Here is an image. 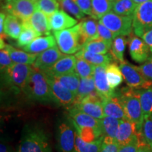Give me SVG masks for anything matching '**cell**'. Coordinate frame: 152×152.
I'll return each instance as SVG.
<instances>
[{"instance_id": "1", "label": "cell", "mask_w": 152, "mask_h": 152, "mask_svg": "<svg viewBox=\"0 0 152 152\" xmlns=\"http://www.w3.org/2000/svg\"><path fill=\"white\" fill-rule=\"evenodd\" d=\"M17 152H52L48 135L37 125H26Z\"/></svg>"}, {"instance_id": "2", "label": "cell", "mask_w": 152, "mask_h": 152, "mask_svg": "<svg viewBox=\"0 0 152 152\" xmlns=\"http://www.w3.org/2000/svg\"><path fill=\"white\" fill-rule=\"evenodd\" d=\"M23 92L30 100L54 103L46 74L45 72L35 69L33 67L24 87Z\"/></svg>"}, {"instance_id": "3", "label": "cell", "mask_w": 152, "mask_h": 152, "mask_svg": "<svg viewBox=\"0 0 152 152\" xmlns=\"http://www.w3.org/2000/svg\"><path fill=\"white\" fill-rule=\"evenodd\" d=\"M120 100L128 120L135 123L137 128L141 134L144 114L139 94L136 89L131 87H123L117 92Z\"/></svg>"}, {"instance_id": "4", "label": "cell", "mask_w": 152, "mask_h": 152, "mask_svg": "<svg viewBox=\"0 0 152 152\" xmlns=\"http://www.w3.org/2000/svg\"><path fill=\"white\" fill-rule=\"evenodd\" d=\"M33 67L30 65L14 64L10 67L1 71V79L5 86L15 93L23 92Z\"/></svg>"}, {"instance_id": "5", "label": "cell", "mask_w": 152, "mask_h": 152, "mask_svg": "<svg viewBox=\"0 0 152 152\" xmlns=\"http://www.w3.org/2000/svg\"><path fill=\"white\" fill-rule=\"evenodd\" d=\"M54 36L57 46L64 54H76L83 49V45L80 33V23L68 29L55 31Z\"/></svg>"}, {"instance_id": "6", "label": "cell", "mask_w": 152, "mask_h": 152, "mask_svg": "<svg viewBox=\"0 0 152 152\" xmlns=\"http://www.w3.org/2000/svg\"><path fill=\"white\" fill-rule=\"evenodd\" d=\"M77 130L70 117L60 119L57 125V147L60 152H75Z\"/></svg>"}, {"instance_id": "7", "label": "cell", "mask_w": 152, "mask_h": 152, "mask_svg": "<svg viewBox=\"0 0 152 152\" xmlns=\"http://www.w3.org/2000/svg\"><path fill=\"white\" fill-rule=\"evenodd\" d=\"M99 22L109 28L116 37L130 35L133 30L132 16H121L113 11H110L102 17Z\"/></svg>"}, {"instance_id": "8", "label": "cell", "mask_w": 152, "mask_h": 152, "mask_svg": "<svg viewBox=\"0 0 152 152\" xmlns=\"http://www.w3.org/2000/svg\"><path fill=\"white\" fill-rule=\"evenodd\" d=\"M132 28L134 35L140 37L152 29V0L137 7L132 16Z\"/></svg>"}, {"instance_id": "9", "label": "cell", "mask_w": 152, "mask_h": 152, "mask_svg": "<svg viewBox=\"0 0 152 152\" xmlns=\"http://www.w3.org/2000/svg\"><path fill=\"white\" fill-rule=\"evenodd\" d=\"M5 11L16 16L21 21L28 20L37 10L36 0H5Z\"/></svg>"}, {"instance_id": "10", "label": "cell", "mask_w": 152, "mask_h": 152, "mask_svg": "<svg viewBox=\"0 0 152 152\" xmlns=\"http://www.w3.org/2000/svg\"><path fill=\"white\" fill-rule=\"evenodd\" d=\"M72 106L94 118L101 120L105 117L102 107V99L96 91L80 102H75Z\"/></svg>"}, {"instance_id": "11", "label": "cell", "mask_w": 152, "mask_h": 152, "mask_svg": "<svg viewBox=\"0 0 152 152\" xmlns=\"http://www.w3.org/2000/svg\"><path fill=\"white\" fill-rule=\"evenodd\" d=\"M119 67L121 68L127 85L131 88H141L142 87L149 85L150 83H152L144 78L139 70L138 66L132 65L129 62L124 61L120 63Z\"/></svg>"}, {"instance_id": "12", "label": "cell", "mask_w": 152, "mask_h": 152, "mask_svg": "<svg viewBox=\"0 0 152 152\" xmlns=\"http://www.w3.org/2000/svg\"><path fill=\"white\" fill-rule=\"evenodd\" d=\"M46 75L49 85L50 86L54 103L61 106H73L75 102L76 95L71 91L63 86L52 76Z\"/></svg>"}, {"instance_id": "13", "label": "cell", "mask_w": 152, "mask_h": 152, "mask_svg": "<svg viewBox=\"0 0 152 152\" xmlns=\"http://www.w3.org/2000/svg\"><path fill=\"white\" fill-rule=\"evenodd\" d=\"M129 53L131 58L139 64H143L150 57V49L141 37L131 35L129 40Z\"/></svg>"}, {"instance_id": "14", "label": "cell", "mask_w": 152, "mask_h": 152, "mask_svg": "<svg viewBox=\"0 0 152 152\" xmlns=\"http://www.w3.org/2000/svg\"><path fill=\"white\" fill-rule=\"evenodd\" d=\"M64 56L58 46L47 49L37 55L33 67L41 71H46L52 68Z\"/></svg>"}, {"instance_id": "15", "label": "cell", "mask_w": 152, "mask_h": 152, "mask_svg": "<svg viewBox=\"0 0 152 152\" xmlns=\"http://www.w3.org/2000/svg\"><path fill=\"white\" fill-rule=\"evenodd\" d=\"M106 66H95L94 77L96 90L102 99L110 98L115 94V91L112 90L108 83L106 72Z\"/></svg>"}, {"instance_id": "16", "label": "cell", "mask_w": 152, "mask_h": 152, "mask_svg": "<svg viewBox=\"0 0 152 152\" xmlns=\"http://www.w3.org/2000/svg\"><path fill=\"white\" fill-rule=\"evenodd\" d=\"M77 20L71 16L64 9H61L49 16V28L52 31H60L72 28L77 25Z\"/></svg>"}, {"instance_id": "17", "label": "cell", "mask_w": 152, "mask_h": 152, "mask_svg": "<svg viewBox=\"0 0 152 152\" xmlns=\"http://www.w3.org/2000/svg\"><path fill=\"white\" fill-rule=\"evenodd\" d=\"M102 107L105 116L113 117L119 120L128 119L117 92L111 97L102 99Z\"/></svg>"}, {"instance_id": "18", "label": "cell", "mask_w": 152, "mask_h": 152, "mask_svg": "<svg viewBox=\"0 0 152 152\" xmlns=\"http://www.w3.org/2000/svg\"><path fill=\"white\" fill-rule=\"evenodd\" d=\"M76 60L77 58L73 55H64L52 68L45 71V73L47 75L56 76L73 73L75 72Z\"/></svg>"}, {"instance_id": "19", "label": "cell", "mask_w": 152, "mask_h": 152, "mask_svg": "<svg viewBox=\"0 0 152 152\" xmlns=\"http://www.w3.org/2000/svg\"><path fill=\"white\" fill-rule=\"evenodd\" d=\"M68 116L79 127L92 128L102 131L100 120L94 118L73 106H71L68 109Z\"/></svg>"}, {"instance_id": "20", "label": "cell", "mask_w": 152, "mask_h": 152, "mask_svg": "<svg viewBox=\"0 0 152 152\" xmlns=\"http://www.w3.org/2000/svg\"><path fill=\"white\" fill-rule=\"evenodd\" d=\"M136 134H140L135 123L128 119L120 121L115 141L119 146L128 143Z\"/></svg>"}, {"instance_id": "21", "label": "cell", "mask_w": 152, "mask_h": 152, "mask_svg": "<svg viewBox=\"0 0 152 152\" xmlns=\"http://www.w3.org/2000/svg\"><path fill=\"white\" fill-rule=\"evenodd\" d=\"M33 28L35 32L41 35H50L51 30L49 28V18L43 12L36 10L28 20H26Z\"/></svg>"}, {"instance_id": "22", "label": "cell", "mask_w": 152, "mask_h": 152, "mask_svg": "<svg viewBox=\"0 0 152 152\" xmlns=\"http://www.w3.org/2000/svg\"><path fill=\"white\" fill-rule=\"evenodd\" d=\"M56 46V42L54 35L38 37L28 46L23 48L25 52L30 54H39L47 49Z\"/></svg>"}, {"instance_id": "23", "label": "cell", "mask_w": 152, "mask_h": 152, "mask_svg": "<svg viewBox=\"0 0 152 152\" xmlns=\"http://www.w3.org/2000/svg\"><path fill=\"white\" fill-rule=\"evenodd\" d=\"M97 24L94 18H86L80 23V33L83 45L87 42L99 39Z\"/></svg>"}, {"instance_id": "24", "label": "cell", "mask_w": 152, "mask_h": 152, "mask_svg": "<svg viewBox=\"0 0 152 152\" xmlns=\"http://www.w3.org/2000/svg\"><path fill=\"white\" fill-rule=\"evenodd\" d=\"M76 58H83L95 66H107L113 61V57L111 54H101L93 53L82 49L75 54Z\"/></svg>"}, {"instance_id": "25", "label": "cell", "mask_w": 152, "mask_h": 152, "mask_svg": "<svg viewBox=\"0 0 152 152\" xmlns=\"http://www.w3.org/2000/svg\"><path fill=\"white\" fill-rule=\"evenodd\" d=\"M10 55L11 60L15 64H26V65H33L38 54H30L25 52L23 50H20L11 45H7L5 48Z\"/></svg>"}, {"instance_id": "26", "label": "cell", "mask_w": 152, "mask_h": 152, "mask_svg": "<svg viewBox=\"0 0 152 152\" xmlns=\"http://www.w3.org/2000/svg\"><path fill=\"white\" fill-rule=\"evenodd\" d=\"M16 16L7 14L4 22V34L7 37L18 39L23 30V22Z\"/></svg>"}, {"instance_id": "27", "label": "cell", "mask_w": 152, "mask_h": 152, "mask_svg": "<svg viewBox=\"0 0 152 152\" xmlns=\"http://www.w3.org/2000/svg\"><path fill=\"white\" fill-rule=\"evenodd\" d=\"M141 103L144 117L152 115V83L136 89Z\"/></svg>"}, {"instance_id": "28", "label": "cell", "mask_w": 152, "mask_h": 152, "mask_svg": "<svg viewBox=\"0 0 152 152\" xmlns=\"http://www.w3.org/2000/svg\"><path fill=\"white\" fill-rule=\"evenodd\" d=\"M120 121L121 120L110 116H105L100 120L101 129L104 138L115 140Z\"/></svg>"}, {"instance_id": "29", "label": "cell", "mask_w": 152, "mask_h": 152, "mask_svg": "<svg viewBox=\"0 0 152 152\" xmlns=\"http://www.w3.org/2000/svg\"><path fill=\"white\" fill-rule=\"evenodd\" d=\"M106 72L109 86L112 90H115V88L122 84L124 80L121 68L115 63H111L106 66Z\"/></svg>"}, {"instance_id": "30", "label": "cell", "mask_w": 152, "mask_h": 152, "mask_svg": "<svg viewBox=\"0 0 152 152\" xmlns=\"http://www.w3.org/2000/svg\"><path fill=\"white\" fill-rule=\"evenodd\" d=\"M52 77L61 83L63 86L65 87L66 89L71 91L75 95L77 94L80 81V77L75 72L64 74V75L52 76Z\"/></svg>"}, {"instance_id": "31", "label": "cell", "mask_w": 152, "mask_h": 152, "mask_svg": "<svg viewBox=\"0 0 152 152\" xmlns=\"http://www.w3.org/2000/svg\"><path fill=\"white\" fill-rule=\"evenodd\" d=\"M114 0H92V18L101 19L113 9Z\"/></svg>"}, {"instance_id": "32", "label": "cell", "mask_w": 152, "mask_h": 152, "mask_svg": "<svg viewBox=\"0 0 152 152\" xmlns=\"http://www.w3.org/2000/svg\"><path fill=\"white\" fill-rule=\"evenodd\" d=\"M104 137L94 142H87L83 140L77 134L75 139V152H99V150L103 143Z\"/></svg>"}, {"instance_id": "33", "label": "cell", "mask_w": 152, "mask_h": 152, "mask_svg": "<svg viewBox=\"0 0 152 152\" xmlns=\"http://www.w3.org/2000/svg\"><path fill=\"white\" fill-rule=\"evenodd\" d=\"M113 42L104 40L102 39H96L85 43L83 47V49L96 54H106L111 50Z\"/></svg>"}, {"instance_id": "34", "label": "cell", "mask_w": 152, "mask_h": 152, "mask_svg": "<svg viewBox=\"0 0 152 152\" xmlns=\"http://www.w3.org/2000/svg\"><path fill=\"white\" fill-rule=\"evenodd\" d=\"M96 91V86L93 76L86 78H80L78 90L76 94L75 102H80Z\"/></svg>"}, {"instance_id": "35", "label": "cell", "mask_w": 152, "mask_h": 152, "mask_svg": "<svg viewBox=\"0 0 152 152\" xmlns=\"http://www.w3.org/2000/svg\"><path fill=\"white\" fill-rule=\"evenodd\" d=\"M137 7L133 0H114L112 10L121 16L132 17Z\"/></svg>"}, {"instance_id": "36", "label": "cell", "mask_w": 152, "mask_h": 152, "mask_svg": "<svg viewBox=\"0 0 152 152\" xmlns=\"http://www.w3.org/2000/svg\"><path fill=\"white\" fill-rule=\"evenodd\" d=\"M22 22L23 30L18 39H17V46L23 48L35 40L36 38L39 37V35L33 29V28L27 22Z\"/></svg>"}, {"instance_id": "37", "label": "cell", "mask_w": 152, "mask_h": 152, "mask_svg": "<svg viewBox=\"0 0 152 152\" xmlns=\"http://www.w3.org/2000/svg\"><path fill=\"white\" fill-rule=\"evenodd\" d=\"M128 40L125 36H118L113 39L111 49V54L114 59L118 61H124V52Z\"/></svg>"}, {"instance_id": "38", "label": "cell", "mask_w": 152, "mask_h": 152, "mask_svg": "<svg viewBox=\"0 0 152 152\" xmlns=\"http://www.w3.org/2000/svg\"><path fill=\"white\" fill-rule=\"evenodd\" d=\"M95 66L83 58H77L75 71L80 78L92 77L94 73Z\"/></svg>"}, {"instance_id": "39", "label": "cell", "mask_w": 152, "mask_h": 152, "mask_svg": "<svg viewBox=\"0 0 152 152\" xmlns=\"http://www.w3.org/2000/svg\"><path fill=\"white\" fill-rule=\"evenodd\" d=\"M57 1H58L62 9L66 11L68 14L75 16L78 20H82L85 18V14L74 3L73 0H57Z\"/></svg>"}, {"instance_id": "40", "label": "cell", "mask_w": 152, "mask_h": 152, "mask_svg": "<svg viewBox=\"0 0 152 152\" xmlns=\"http://www.w3.org/2000/svg\"><path fill=\"white\" fill-rule=\"evenodd\" d=\"M141 137L144 143L152 149V115L144 117Z\"/></svg>"}, {"instance_id": "41", "label": "cell", "mask_w": 152, "mask_h": 152, "mask_svg": "<svg viewBox=\"0 0 152 152\" xmlns=\"http://www.w3.org/2000/svg\"><path fill=\"white\" fill-rule=\"evenodd\" d=\"M38 10L41 11L47 16L54 14L58 10L60 4L57 0H36Z\"/></svg>"}, {"instance_id": "42", "label": "cell", "mask_w": 152, "mask_h": 152, "mask_svg": "<svg viewBox=\"0 0 152 152\" xmlns=\"http://www.w3.org/2000/svg\"><path fill=\"white\" fill-rule=\"evenodd\" d=\"M142 142L141 134H136L128 143L119 146L118 152H137Z\"/></svg>"}, {"instance_id": "43", "label": "cell", "mask_w": 152, "mask_h": 152, "mask_svg": "<svg viewBox=\"0 0 152 152\" xmlns=\"http://www.w3.org/2000/svg\"><path fill=\"white\" fill-rule=\"evenodd\" d=\"M138 68L144 78L152 83V56H150L149 59L143 63L141 66H138Z\"/></svg>"}, {"instance_id": "44", "label": "cell", "mask_w": 152, "mask_h": 152, "mask_svg": "<svg viewBox=\"0 0 152 152\" xmlns=\"http://www.w3.org/2000/svg\"><path fill=\"white\" fill-rule=\"evenodd\" d=\"M97 30L99 38V39L113 42V39L116 37L109 28H106L105 26H104V25L99 21L98 22L97 24Z\"/></svg>"}, {"instance_id": "45", "label": "cell", "mask_w": 152, "mask_h": 152, "mask_svg": "<svg viewBox=\"0 0 152 152\" xmlns=\"http://www.w3.org/2000/svg\"><path fill=\"white\" fill-rule=\"evenodd\" d=\"M119 144L115 140L104 138L99 152H118Z\"/></svg>"}, {"instance_id": "46", "label": "cell", "mask_w": 152, "mask_h": 152, "mask_svg": "<svg viewBox=\"0 0 152 152\" xmlns=\"http://www.w3.org/2000/svg\"><path fill=\"white\" fill-rule=\"evenodd\" d=\"M14 64L11 60L10 55L6 49H1L0 50V69L1 72L8 68Z\"/></svg>"}, {"instance_id": "47", "label": "cell", "mask_w": 152, "mask_h": 152, "mask_svg": "<svg viewBox=\"0 0 152 152\" xmlns=\"http://www.w3.org/2000/svg\"><path fill=\"white\" fill-rule=\"evenodd\" d=\"M85 14L92 16V0H73Z\"/></svg>"}, {"instance_id": "48", "label": "cell", "mask_w": 152, "mask_h": 152, "mask_svg": "<svg viewBox=\"0 0 152 152\" xmlns=\"http://www.w3.org/2000/svg\"><path fill=\"white\" fill-rule=\"evenodd\" d=\"M141 38L149 46L150 51L152 54V29L149 30L147 33H144Z\"/></svg>"}, {"instance_id": "49", "label": "cell", "mask_w": 152, "mask_h": 152, "mask_svg": "<svg viewBox=\"0 0 152 152\" xmlns=\"http://www.w3.org/2000/svg\"><path fill=\"white\" fill-rule=\"evenodd\" d=\"M137 152H152V149L150 148L147 144H145L142 140L141 144Z\"/></svg>"}, {"instance_id": "50", "label": "cell", "mask_w": 152, "mask_h": 152, "mask_svg": "<svg viewBox=\"0 0 152 152\" xmlns=\"http://www.w3.org/2000/svg\"><path fill=\"white\" fill-rule=\"evenodd\" d=\"M0 152H13L11 149L8 146H7L4 143L1 142V146H0Z\"/></svg>"}, {"instance_id": "51", "label": "cell", "mask_w": 152, "mask_h": 152, "mask_svg": "<svg viewBox=\"0 0 152 152\" xmlns=\"http://www.w3.org/2000/svg\"><path fill=\"white\" fill-rule=\"evenodd\" d=\"M133 1H134V3H135L138 6V5L147 2V1H151V0H133Z\"/></svg>"}]
</instances>
